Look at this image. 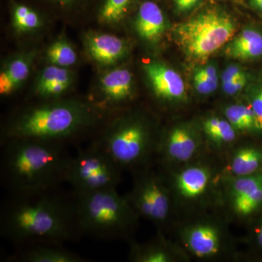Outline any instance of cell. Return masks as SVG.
I'll return each instance as SVG.
<instances>
[{
	"instance_id": "cell-1",
	"label": "cell",
	"mask_w": 262,
	"mask_h": 262,
	"mask_svg": "<svg viewBox=\"0 0 262 262\" xmlns=\"http://www.w3.org/2000/svg\"><path fill=\"white\" fill-rule=\"evenodd\" d=\"M0 233L16 246L76 241L82 236L75 211V196L61 187L10 193L0 214Z\"/></svg>"
},
{
	"instance_id": "cell-2",
	"label": "cell",
	"mask_w": 262,
	"mask_h": 262,
	"mask_svg": "<svg viewBox=\"0 0 262 262\" xmlns=\"http://www.w3.org/2000/svg\"><path fill=\"white\" fill-rule=\"evenodd\" d=\"M1 144V180L10 193L45 190L67 183L73 158L68 144L24 139Z\"/></svg>"
},
{
	"instance_id": "cell-3",
	"label": "cell",
	"mask_w": 262,
	"mask_h": 262,
	"mask_svg": "<svg viewBox=\"0 0 262 262\" xmlns=\"http://www.w3.org/2000/svg\"><path fill=\"white\" fill-rule=\"evenodd\" d=\"M104 114L91 102L60 98L24 108L3 130L2 141L34 139L69 144L94 130Z\"/></svg>"
},
{
	"instance_id": "cell-4",
	"label": "cell",
	"mask_w": 262,
	"mask_h": 262,
	"mask_svg": "<svg viewBox=\"0 0 262 262\" xmlns=\"http://www.w3.org/2000/svg\"><path fill=\"white\" fill-rule=\"evenodd\" d=\"M77 225L82 235L114 241L126 238L136 225L138 215L126 196L117 189L75 195Z\"/></svg>"
},
{
	"instance_id": "cell-5",
	"label": "cell",
	"mask_w": 262,
	"mask_h": 262,
	"mask_svg": "<svg viewBox=\"0 0 262 262\" xmlns=\"http://www.w3.org/2000/svg\"><path fill=\"white\" fill-rule=\"evenodd\" d=\"M93 141L122 170L145 163L156 148L147 122L136 115L114 117Z\"/></svg>"
},
{
	"instance_id": "cell-6",
	"label": "cell",
	"mask_w": 262,
	"mask_h": 262,
	"mask_svg": "<svg viewBox=\"0 0 262 262\" xmlns=\"http://www.w3.org/2000/svg\"><path fill=\"white\" fill-rule=\"evenodd\" d=\"M236 31L237 24L231 15L209 9L178 24L174 36L189 60L202 63L227 45Z\"/></svg>"
},
{
	"instance_id": "cell-7",
	"label": "cell",
	"mask_w": 262,
	"mask_h": 262,
	"mask_svg": "<svg viewBox=\"0 0 262 262\" xmlns=\"http://www.w3.org/2000/svg\"><path fill=\"white\" fill-rule=\"evenodd\" d=\"M122 169L94 142L87 147H77L71 163L67 184L77 196L117 189Z\"/></svg>"
},
{
	"instance_id": "cell-8",
	"label": "cell",
	"mask_w": 262,
	"mask_h": 262,
	"mask_svg": "<svg viewBox=\"0 0 262 262\" xmlns=\"http://www.w3.org/2000/svg\"><path fill=\"white\" fill-rule=\"evenodd\" d=\"M136 178L134 189L126 196L130 206L138 216L145 217L156 224L164 223L170 213V199L163 179L150 173Z\"/></svg>"
},
{
	"instance_id": "cell-9",
	"label": "cell",
	"mask_w": 262,
	"mask_h": 262,
	"mask_svg": "<svg viewBox=\"0 0 262 262\" xmlns=\"http://www.w3.org/2000/svg\"><path fill=\"white\" fill-rule=\"evenodd\" d=\"M134 92V77L130 71L122 67L113 68L100 78L98 100L94 105L103 113L115 110L128 102Z\"/></svg>"
},
{
	"instance_id": "cell-10",
	"label": "cell",
	"mask_w": 262,
	"mask_h": 262,
	"mask_svg": "<svg viewBox=\"0 0 262 262\" xmlns=\"http://www.w3.org/2000/svg\"><path fill=\"white\" fill-rule=\"evenodd\" d=\"M84 45L90 58L101 66L115 65L129 52L128 42L125 39L106 33H87Z\"/></svg>"
},
{
	"instance_id": "cell-11",
	"label": "cell",
	"mask_w": 262,
	"mask_h": 262,
	"mask_svg": "<svg viewBox=\"0 0 262 262\" xmlns=\"http://www.w3.org/2000/svg\"><path fill=\"white\" fill-rule=\"evenodd\" d=\"M143 68L157 97L175 101L186 96L185 84L177 71L159 61L148 62Z\"/></svg>"
},
{
	"instance_id": "cell-12",
	"label": "cell",
	"mask_w": 262,
	"mask_h": 262,
	"mask_svg": "<svg viewBox=\"0 0 262 262\" xmlns=\"http://www.w3.org/2000/svg\"><path fill=\"white\" fill-rule=\"evenodd\" d=\"M75 75L70 68L49 64L38 75L34 94L44 101L60 99L73 85Z\"/></svg>"
},
{
	"instance_id": "cell-13",
	"label": "cell",
	"mask_w": 262,
	"mask_h": 262,
	"mask_svg": "<svg viewBox=\"0 0 262 262\" xmlns=\"http://www.w3.org/2000/svg\"><path fill=\"white\" fill-rule=\"evenodd\" d=\"M36 52H22L10 58L0 72V95L9 97L22 87L32 71Z\"/></svg>"
},
{
	"instance_id": "cell-14",
	"label": "cell",
	"mask_w": 262,
	"mask_h": 262,
	"mask_svg": "<svg viewBox=\"0 0 262 262\" xmlns=\"http://www.w3.org/2000/svg\"><path fill=\"white\" fill-rule=\"evenodd\" d=\"M158 149L167 159L184 163L196 154L198 142L190 129L177 125L169 131Z\"/></svg>"
},
{
	"instance_id": "cell-15",
	"label": "cell",
	"mask_w": 262,
	"mask_h": 262,
	"mask_svg": "<svg viewBox=\"0 0 262 262\" xmlns=\"http://www.w3.org/2000/svg\"><path fill=\"white\" fill-rule=\"evenodd\" d=\"M134 27L143 40L149 43L158 42L167 27L166 19L159 5L149 0L141 3L136 16Z\"/></svg>"
},
{
	"instance_id": "cell-16",
	"label": "cell",
	"mask_w": 262,
	"mask_h": 262,
	"mask_svg": "<svg viewBox=\"0 0 262 262\" xmlns=\"http://www.w3.org/2000/svg\"><path fill=\"white\" fill-rule=\"evenodd\" d=\"M19 262H84V258L65 249L61 244H44L24 247L10 258Z\"/></svg>"
},
{
	"instance_id": "cell-17",
	"label": "cell",
	"mask_w": 262,
	"mask_h": 262,
	"mask_svg": "<svg viewBox=\"0 0 262 262\" xmlns=\"http://www.w3.org/2000/svg\"><path fill=\"white\" fill-rule=\"evenodd\" d=\"M185 243L196 257H211L220 251V232L212 225H194L186 231Z\"/></svg>"
},
{
	"instance_id": "cell-18",
	"label": "cell",
	"mask_w": 262,
	"mask_h": 262,
	"mask_svg": "<svg viewBox=\"0 0 262 262\" xmlns=\"http://www.w3.org/2000/svg\"><path fill=\"white\" fill-rule=\"evenodd\" d=\"M226 56L241 61L262 56V34L254 29H244L226 46Z\"/></svg>"
},
{
	"instance_id": "cell-19",
	"label": "cell",
	"mask_w": 262,
	"mask_h": 262,
	"mask_svg": "<svg viewBox=\"0 0 262 262\" xmlns=\"http://www.w3.org/2000/svg\"><path fill=\"white\" fill-rule=\"evenodd\" d=\"M211 173L202 166L189 167L177 174L174 180L176 190L186 199H195L206 191Z\"/></svg>"
},
{
	"instance_id": "cell-20",
	"label": "cell",
	"mask_w": 262,
	"mask_h": 262,
	"mask_svg": "<svg viewBox=\"0 0 262 262\" xmlns=\"http://www.w3.org/2000/svg\"><path fill=\"white\" fill-rule=\"evenodd\" d=\"M232 173L238 177L251 175L262 170V149L245 146L236 151L230 165Z\"/></svg>"
},
{
	"instance_id": "cell-21",
	"label": "cell",
	"mask_w": 262,
	"mask_h": 262,
	"mask_svg": "<svg viewBox=\"0 0 262 262\" xmlns=\"http://www.w3.org/2000/svg\"><path fill=\"white\" fill-rule=\"evenodd\" d=\"M46 58L49 64L70 68L77 63V53L72 43L61 36L48 46Z\"/></svg>"
},
{
	"instance_id": "cell-22",
	"label": "cell",
	"mask_w": 262,
	"mask_h": 262,
	"mask_svg": "<svg viewBox=\"0 0 262 262\" xmlns=\"http://www.w3.org/2000/svg\"><path fill=\"white\" fill-rule=\"evenodd\" d=\"M12 24L20 34L34 32L42 26V18L37 11L27 5L15 3L12 8Z\"/></svg>"
},
{
	"instance_id": "cell-23",
	"label": "cell",
	"mask_w": 262,
	"mask_h": 262,
	"mask_svg": "<svg viewBox=\"0 0 262 262\" xmlns=\"http://www.w3.org/2000/svg\"><path fill=\"white\" fill-rule=\"evenodd\" d=\"M133 0H103L98 11V20L101 24L115 26L126 16Z\"/></svg>"
},
{
	"instance_id": "cell-24",
	"label": "cell",
	"mask_w": 262,
	"mask_h": 262,
	"mask_svg": "<svg viewBox=\"0 0 262 262\" xmlns=\"http://www.w3.org/2000/svg\"><path fill=\"white\" fill-rule=\"evenodd\" d=\"M203 128L208 137L219 145L229 144L235 139V128L228 120L212 117L205 121Z\"/></svg>"
},
{
	"instance_id": "cell-25",
	"label": "cell",
	"mask_w": 262,
	"mask_h": 262,
	"mask_svg": "<svg viewBox=\"0 0 262 262\" xmlns=\"http://www.w3.org/2000/svg\"><path fill=\"white\" fill-rule=\"evenodd\" d=\"M227 120L235 129L239 130H251L258 128L256 117L251 106L232 105L226 108Z\"/></svg>"
},
{
	"instance_id": "cell-26",
	"label": "cell",
	"mask_w": 262,
	"mask_h": 262,
	"mask_svg": "<svg viewBox=\"0 0 262 262\" xmlns=\"http://www.w3.org/2000/svg\"><path fill=\"white\" fill-rule=\"evenodd\" d=\"M130 259L139 262H168L171 257L163 245L143 246L136 244L133 245L131 248Z\"/></svg>"
},
{
	"instance_id": "cell-27",
	"label": "cell",
	"mask_w": 262,
	"mask_h": 262,
	"mask_svg": "<svg viewBox=\"0 0 262 262\" xmlns=\"http://www.w3.org/2000/svg\"><path fill=\"white\" fill-rule=\"evenodd\" d=\"M234 211L237 214L247 216L262 207V185L243 198L232 200Z\"/></svg>"
},
{
	"instance_id": "cell-28",
	"label": "cell",
	"mask_w": 262,
	"mask_h": 262,
	"mask_svg": "<svg viewBox=\"0 0 262 262\" xmlns=\"http://www.w3.org/2000/svg\"><path fill=\"white\" fill-rule=\"evenodd\" d=\"M261 185L262 170L251 175L237 177L232 184V200L246 196Z\"/></svg>"
},
{
	"instance_id": "cell-29",
	"label": "cell",
	"mask_w": 262,
	"mask_h": 262,
	"mask_svg": "<svg viewBox=\"0 0 262 262\" xmlns=\"http://www.w3.org/2000/svg\"><path fill=\"white\" fill-rule=\"evenodd\" d=\"M194 86L196 92L201 95H208L214 92L218 86V81L209 80L196 72L194 76Z\"/></svg>"
},
{
	"instance_id": "cell-30",
	"label": "cell",
	"mask_w": 262,
	"mask_h": 262,
	"mask_svg": "<svg viewBox=\"0 0 262 262\" xmlns=\"http://www.w3.org/2000/svg\"><path fill=\"white\" fill-rule=\"evenodd\" d=\"M247 83V76L239 77L236 80L222 83V89L226 94L232 96L239 93L244 89Z\"/></svg>"
},
{
	"instance_id": "cell-31",
	"label": "cell",
	"mask_w": 262,
	"mask_h": 262,
	"mask_svg": "<svg viewBox=\"0 0 262 262\" xmlns=\"http://www.w3.org/2000/svg\"><path fill=\"white\" fill-rule=\"evenodd\" d=\"M246 74L244 70L237 65H230L227 67L222 75V83L234 80L239 77H244Z\"/></svg>"
},
{
	"instance_id": "cell-32",
	"label": "cell",
	"mask_w": 262,
	"mask_h": 262,
	"mask_svg": "<svg viewBox=\"0 0 262 262\" xmlns=\"http://www.w3.org/2000/svg\"><path fill=\"white\" fill-rule=\"evenodd\" d=\"M251 106L256 115L258 128L262 130V89L253 96Z\"/></svg>"
},
{
	"instance_id": "cell-33",
	"label": "cell",
	"mask_w": 262,
	"mask_h": 262,
	"mask_svg": "<svg viewBox=\"0 0 262 262\" xmlns=\"http://www.w3.org/2000/svg\"><path fill=\"white\" fill-rule=\"evenodd\" d=\"M200 0H174L176 8L179 12H187L192 10Z\"/></svg>"
},
{
	"instance_id": "cell-34",
	"label": "cell",
	"mask_w": 262,
	"mask_h": 262,
	"mask_svg": "<svg viewBox=\"0 0 262 262\" xmlns=\"http://www.w3.org/2000/svg\"><path fill=\"white\" fill-rule=\"evenodd\" d=\"M200 75L203 76L209 80L218 81V75H217L216 69L214 66L208 65L203 67L198 72Z\"/></svg>"
},
{
	"instance_id": "cell-35",
	"label": "cell",
	"mask_w": 262,
	"mask_h": 262,
	"mask_svg": "<svg viewBox=\"0 0 262 262\" xmlns=\"http://www.w3.org/2000/svg\"><path fill=\"white\" fill-rule=\"evenodd\" d=\"M55 5H58L61 8H70L74 5L78 4L82 0H48Z\"/></svg>"
},
{
	"instance_id": "cell-36",
	"label": "cell",
	"mask_w": 262,
	"mask_h": 262,
	"mask_svg": "<svg viewBox=\"0 0 262 262\" xmlns=\"http://www.w3.org/2000/svg\"><path fill=\"white\" fill-rule=\"evenodd\" d=\"M255 241L260 249L262 250V220L258 222L254 229Z\"/></svg>"
},
{
	"instance_id": "cell-37",
	"label": "cell",
	"mask_w": 262,
	"mask_h": 262,
	"mask_svg": "<svg viewBox=\"0 0 262 262\" xmlns=\"http://www.w3.org/2000/svg\"><path fill=\"white\" fill-rule=\"evenodd\" d=\"M249 3L255 10L262 13V0H249Z\"/></svg>"
}]
</instances>
